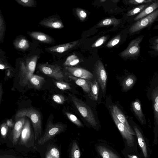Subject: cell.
<instances>
[{"label":"cell","instance_id":"cell-1","mask_svg":"<svg viewBox=\"0 0 158 158\" xmlns=\"http://www.w3.org/2000/svg\"><path fill=\"white\" fill-rule=\"evenodd\" d=\"M26 116L31 120L34 129L35 140L38 139L42 133V124L41 116L39 112L33 108H24L19 110L15 117L19 118Z\"/></svg>","mask_w":158,"mask_h":158},{"label":"cell","instance_id":"cell-2","mask_svg":"<svg viewBox=\"0 0 158 158\" xmlns=\"http://www.w3.org/2000/svg\"><path fill=\"white\" fill-rule=\"evenodd\" d=\"M71 99L77 108L84 118L92 126L96 127L97 123L90 108L86 104L75 96H72Z\"/></svg>","mask_w":158,"mask_h":158},{"label":"cell","instance_id":"cell-3","mask_svg":"<svg viewBox=\"0 0 158 158\" xmlns=\"http://www.w3.org/2000/svg\"><path fill=\"white\" fill-rule=\"evenodd\" d=\"M64 128V125L61 123L53 124L52 122L48 121L46 125L44 135L38 140L37 143L40 145H43L56 135L62 132Z\"/></svg>","mask_w":158,"mask_h":158},{"label":"cell","instance_id":"cell-4","mask_svg":"<svg viewBox=\"0 0 158 158\" xmlns=\"http://www.w3.org/2000/svg\"><path fill=\"white\" fill-rule=\"evenodd\" d=\"M38 68L44 74L58 81H62L64 78L61 68L57 65L41 64L39 65Z\"/></svg>","mask_w":158,"mask_h":158},{"label":"cell","instance_id":"cell-5","mask_svg":"<svg viewBox=\"0 0 158 158\" xmlns=\"http://www.w3.org/2000/svg\"><path fill=\"white\" fill-rule=\"evenodd\" d=\"M158 17V8L152 13L138 20L130 27L129 32H137L151 24Z\"/></svg>","mask_w":158,"mask_h":158},{"label":"cell","instance_id":"cell-6","mask_svg":"<svg viewBox=\"0 0 158 158\" xmlns=\"http://www.w3.org/2000/svg\"><path fill=\"white\" fill-rule=\"evenodd\" d=\"M143 37L142 35L131 41L127 48L121 53L120 55L126 58L138 56L140 51L139 44Z\"/></svg>","mask_w":158,"mask_h":158},{"label":"cell","instance_id":"cell-7","mask_svg":"<svg viewBox=\"0 0 158 158\" xmlns=\"http://www.w3.org/2000/svg\"><path fill=\"white\" fill-rule=\"evenodd\" d=\"M96 76L98 83L102 90L105 91L107 80V76L104 66L101 60H98L95 64Z\"/></svg>","mask_w":158,"mask_h":158},{"label":"cell","instance_id":"cell-8","mask_svg":"<svg viewBox=\"0 0 158 158\" xmlns=\"http://www.w3.org/2000/svg\"><path fill=\"white\" fill-rule=\"evenodd\" d=\"M111 113L115 123L123 138L126 141L127 145L130 147L133 146L134 141V138L133 135L129 132L124 125L118 120L112 110Z\"/></svg>","mask_w":158,"mask_h":158},{"label":"cell","instance_id":"cell-9","mask_svg":"<svg viewBox=\"0 0 158 158\" xmlns=\"http://www.w3.org/2000/svg\"><path fill=\"white\" fill-rule=\"evenodd\" d=\"M65 69L73 76L90 80L93 77V74L89 71L80 68L66 66Z\"/></svg>","mask_w":158,"mask_h":158},{"label":"cell","instance_id":"cell-10","mask_svg":"<svg viewBox=\"0 0 158 158\" xmlns=\"http://www.w3.org/2000/svg\"><path fill=\"white\" fill-rule=\"evenodd\" d=\"M95 149L98 155L102 158H120L118 154L102 144H96Z\"/></svg>","mask_w":158,"mask_h":158},{"label":"cell","instance_id":"cell-11","mask_svg":"<svg viewBox=\"0 0 158 158\" xmlns=\"http://www.w3.org/2000/svg\"><path fill=\"white\" fill-rule=\"evenodd\" d=\"M26 119L25 116L19 118L14 125L12 132V142L14 145L17 144L20 137Z\"/></svg>","mask_w":158,"mask_h":158},{"label":"cell","instance_id":"cell-12","mask_svg":"<svg viewBox=\"0 0 158 158\" xmlns=\"http://www.w3.org/2000/svg\"><path fill=\"white\" fill-rule=\"evenodd\" d=\"M44 27L60 29L64 27L62 22L56 17H49L44 19L39 22Z\"/></svg>","mask_w":158,"mask_h":158},{"label":"cell","instance_id":"cell-13","mask_svg":"<svg viewBox=\"0 0 158 158\" xmlns=\"http://www.w3.org/2000/svg\"><path fill=\"white\" fill-rule=\"evenodd\" d=\"M79 41V40H76L67 43L52 46L47 49V50L51 52L62 53L75 46L78 44Z\"/></svg>","mask_w":158,"mask_h":158},{"label":"cell","instance_id":"cell-14","mask_svg":"<svg viewBox=\"0 0 158 158\" xmlns=\"http://www.w3.org/2000/svg\"><path fill=\"white\" fill-rule=\"evenodd\" d=\"M112 111L118 120L124 125L129 132L133 135H135V132L128 124L126 117L121 110L116 106H114L112 107Z\"/></svg>","mask_w":158,"mask_h":158},{"label":"cell","instance_id":"cell-15","mask_svg":"<svg viewBox=\"0 0 158 158\" xmlns=\"http://www.w3.org/2000/svg\"><path fill=\"white\" fill-rule=\"evenodd\" d=\"M31 135L30 123L28 119H26L22 131L20 141L21 144L26 145L30 140Z\"/></svg>","mask_w":158,"mask_h":158},{"label":"cell","instance_id":"cell-16","mask_svg":"<svg viewBox=\"0 0 158 158\" xmlns=\"http://www.w3.org/2000/svg\"><path fill=\"white\" fill-rule=\"evenodd\" d=\"M29 36L34 39L42 43L50 44L54 42V39L50 36L39 31H28Z\"/></svg>","mask_w":158,"mask_h":158},{"label":"cell","instance_id":"cell-17","mask_svg":"<svg viewBox=\"0 0 158 158\" xmlns=\"http://www.w3.org/2000/svg\"><path fill=\"white\" fill-rule=\"evenodd\" d=\"M69 78L74 81L77 85L81 87L86 93L89 94L91 90L92 82L89 80L69 76Z\"/></svg>","mask_w":158,"mask_h":158},{"label":"cell","instance_id":"cell-18","mask_svg":"<svg viewBox=\"0 0 158 158\" xmlns=\"http://www.w3.org/2000/svg\"><path fill=\"white\" fill-rule=\"evenodd\" d=\"M158 8V1L152 2L148 6L142 11L134 19V20H138L152 13Z\"/></svg>","mask_w":158,"mask_h":158},{"label":"cell","instance_id":"cell-19","mask_svg":"<svg viewBox=\"0 0 158 158\" xmlns=\"http://www.w3.org/2000/svg\"><path fill=\"white\" fill-rule=\"evenodd\" d=\"M13 44L15 48L21 51L26 50L30 46V44L28 40L24 37L16 39L14 41Z\"/></svg>","mask_w":158,"mask_h":158},{"label":"cell","instance_id":"cell-20","mask_svg":"<svg viewBox=\"0 0 158 158\" xmlns=\"http://www.w3.org/2000/svg\"><path fill=\"white\" fill-rule=\"evenodd\" d=\"M38 56L37 55L32 56L27 59L25 64L26 69L30 76L33 74L35 70Z\"/></svg>","mask_w":158,"mask_h":158},{"label":"cell","instance_id":"cell-21","mask_svg":"<svg viewBox=\"0 0 158 158\" xmlns=\"http://www.w3.org/2000/svg\"><path fill=\"white\" fill-rule=\"evenodd\" d=\"M134 129L137 135L139 144L141 148L144 157H148L146 145L140 131L136 127H134Z\"/></svg>","mask_w":158,"mask_h":158},{"label":"cell","instance_id":"cell-22","mask_svg":"<svg viewBox=\"0 0 158 158\" xmlns=\"http://www.w3.org/2000/svg\"><path fill=\"white\" fill-rule=\"evenodd\" d=\"M44 81L43 77L33 74L31 75L28 79V81L34 87L38 89L40 88Z\"/></svg>","mask_w":158,"mask_h":158},{"label":"cell","instance_id":"cell-23","mask_svg":"<svg viewBox=\"0 0 158 158\" xmlns=\"http://www.w3.org/2000/svg\"><path fill=\"white\" fill-rule=\"evenodd\" d=\"M132 107L135 114L141 123L143 124V115L142 112L140 102L138 99H136L132 102Z\"/></svg>","mask_w":158,"mask_h":158},{"label":"cell","instance_id":"cell-24","mask_svg":"<svg viewBox=\"0 0 158 158\" xmlns=\"http://www.w3.org/2000/svg\"><path fill=\"white\" fill-rule=\"evenodd\" d=\"M136 81V78L133 75L127 76L123 80L122 83V86L123 90L127 91L133 86Z\"/></svg>","mask_w":158,"mask_h":158},{"label":"cell","instance_id":"cell-25","mask_svg":"<svg viewBox=\"0 0 158 158\" xmlns=\"http://www.w3.org/2000/svg\"><path fill=\"white\" fill-rule=\"evenodd\" d=\"M120 23V19L115 18H108L103 19L97 25L98 27H103L110 25H113L115 27Z\"/></svg>","mask_w":158,"mask_h":158},{"label":"cell","instance_id":"cell-26","mask_svg":"<svg viewBox=\"0 0 158 158\" xmlns=\"http://www.w3.org/2000/svg\"><path fill=\"white\" fill-rule=\"evenodd\" d=\"M99 87L98 82L96 80L92 83L90 91L89 94V97L93 100L97 101L98 98Z\"/></svg>","mask_w":158,"mask_h":158},{"label":"cell","instance_id":"cell-27","mask_svg":"<svg viewBox=\"0 0 158 158\" xmlns=\"http://www.w3.org/2000/svg\"><path fill=\"white\" fill-rule=\"evenodd\" d=\"M80 151L78 144L76 141H73L70 149V158H80Z\"/></svg>","mask_w":158,"mask_h":158},{"label":"cell","instance_id":"cell-28","mask_svg":"<svg viewBox=\"0 0 158 158\" xmlns=\"http://www.w3.org/2000/svg\"><path fill=\"white\" fill-rule=\"evenodd\" d=\"M20 72L22 77L23 83L25 84H27L28 81L29 77L30 75L26 69L25 64L23 62L20 63Z\"/></svg>","mask_w":158,"mask_h":158},{"label":"cell","instance_id":"cell-29","mask_svg":"<svg viewBox=\"0 0 158 158\" xmlns=\"http://www.w3.org/2000/svg\"><path fill=\"white\" fill-rule=\"evenodd\" d=\"M79 60L75 55H72L67 57L64 64L65 66L71 67L79 63Z\"/></svg>","mask_w":158,"mask_h":158},{"label":"cell","instance_id":"cell-30","mask_svg":"<svg viewBox=\"0 0 158 158\" xmlns=\"http://www.w3.org/2000/svg\"><path fill=\"white\" fill-rule=\"evenodd\" d=\"M6 29V25L3 15L0 10V41L3 42Z\"/></svg>","mask_w":158,"mask_h":158},{"label":"cell","instance_id":"cell-31","mask_svg":"<svg viewBox=\"0 0 158 158\" xmlns=\"http://www.w3.org/2000/svg\"><path fill=\"white\" fill-rule=\"evenodd\" d=\"M150 5V4L148 3L140 5L129 11L127 12V16H131L134 15L140 12H141Z\"/></svg>","mask_w":158,"mask_h":158},{"label":"cell","instance_id":"cell-32","mask_svg":"<svg viewBox=\"0 0 158 158\" xmlns=\"http://www.w3.org/2000/svg\"><path fill=\"white\" fill-rule=\"evenodd\" d=\"M46 158H60V153L58 149L56 147L50 149L46 154Z\"/></svg>","mask_w":158,"mask_h":158},{"label":"cell","instance_id":"cell-33","mask_svg":"<svg viewBox=\"0 0 158 158\" xmlns=\"http://www.w3.org/2000/svg\"><path fill=\"white\" fill-rule=\"evenodd\" d=\"M65 114L69 120L74 124L78 127H82L83 126V125L80 121L74 115L67 112H65Z\"/></svg>","mask_w":158,"mask_h":158},{"label":"cell","instance_id":"cell-34","mask_svg":"<svg viewBox=\"0 0 158 158\" xmlns=\"http://www.w3.org/2000/svg\"><path fill=\"white\" fill-rule=\"evenodd\" d=\"M19 4L24 7H32L35 5V1L34 0H16Z\"/></svg>","mask_w":158,"mask_h":158},{"label":"cell","instance_id":"cell-35","mask_svg":"<svg viewBox=\"0 0 158 158\" xmlns=\"http://www.w3.org/2000/svg\"><path fill=\"white\" fill-rule=\"evenodd\" d=\"M55 84L59 89L62 90H64L71 89V87L69 84L62 81H56Z\"/></svg>","mask_w":158,"mask_h":158},{"label":"cell","instance_id":"cell-36","mask_svg":"<svg viewBox=\"0 0 158 158\" xmlns=\"http://www.w3.org/2000/svg\"><path fill=\"white\" fill-rule=\"evenodd\" d=\"M76 13L80 19L81 21H84L87 16L86 12L84 10L81 8H77L76 9Z\"/></svg>","mask_w":158,"mask_h":158},{"label":"cell","instance_id":"cell-37","mask_svg":"<svg viewBox=\"0 0 158 158\" xmlns=\"http://www.w3.org/2000/svg\"><path fill=\"white\" fill-rule=\"evenodd\" d=\"M121 39V35H118L112 39L107 44L106 46L108 48L112 47L117 44Z\"/></svg>","mask_w":158,"mask_h":158},{"label":"cell","instance_id":"cell-38","mask_svg":"<svg viewBox=\"0 0 158 158\" xmlns=\"http://www.w3.org/2000/svg\"><path fill=\"white\" fill-rule=\"evenodd\" d=\"M107 37L103 36L97 40L91 46L92 48L98 47L102 45L106 40Z\"/></svg>","mask_w":158,"mask_h":158},{"label":"cell","instance_id":"cell-39","mask_svg":"<svg viewBox=\"0 0 158 158\" xmlns=\"http://www.w3.org/2000/svg\"><path fill=\"white\" fill-rule=\"evenodd\" d=\"M54 101L59 104H62L65 101V98L62 95L60 94H54L52 97Z\"/></svg>","mask_w":158,"mask_h":158},{"label":"cell","instance_id":"cell-40","mask_svg":"<svg viewBox=\"0 0 158 158\" xmlns=\"http://www.w3.org/2000/svg\"><path fill=\"white\" fill-rule=\"evenodd\" d=\"M155 1L152 0H130L128 1V3L133 5H140L143 3H150Z\"/></svg>","mask_w":158,"mask_h":158},{"label":"cell","instance_id":"cell-41","mask_svg":"<svg viewBox=\"0 0 158 158\" xmlns=\"http://www.w3.org/2000/svg\"><path fill=\"white\" fill-rule=\"evenodd\" d=\"M0 129L1 134L3 138H5L8 130V127L6 125V123H3L1 125Z\"/></svg>","mask_w":158,"mask_h":158},{"label":"cell","instance_id":"cell-42","mask_svg":"<svg viewBox=\"0 0 158 158\" xmlns=\"http://www.w3.org/2000/svg\"><path fill=\"white\" fill-rule=\"evenodd\" d=\"M154 107L156 118L158 123V105L154 103Z\"/></svg>","mask_w":158,"mask_h":158},{"label":"cell","instance_id":"cell-43","mask_svg":"<svg viewBox=\"0 0 158 158\" xmlns=\"http://www.w3.org/2000/svg\"><path fill=\"white\" fill-rule=\"evenodd\" d=\"M152 98L154 103L158 105V90H157L154 93Z\"/></svg>","mask_w":158,"mask_h":158},{"label":"cell","instance_id":"cell-44","mask_svg":"<svg viewBox=\"0 0 158 158\" xmlns=\"http://www.w3.org/2000/svg\"><path fill=\"white\" fill-rule=\"evenodd\" d=\"M6 123L7 126L10 127H12L14 125L13 120L11 119L7 120Z\"/></svg>","mask_w":158,"mask_h":158},{"label":"cell","instance_id":"cell-45","mask_svg":"<svg viewBox=\"0 0 158 158\" xmlns=\"http://www.w3.org/2000/svg\"><path fill=\"white\" fill-rule=\"evenodd\" d=\"M0 158H18L11 155H4L1 156Z\"/></svg>","mask_w":158,"mask_h":158},{"label":"cell","instance_id":"cell-46","mask_svg":"<svg viewBox=\"0 0 158 158\" xmlns=\"http://www.w3.org/2000/svg\"><path fill=\"white\" fill-rule=\"evenodd\" d=\"M0 102H1L2 100V95L3 94V89L2 87V85L1 83L0 84Z\"/></svg>","mask_w":158,"mask_h":158},{"label":"cell","instance_id":"cell-47","mask_svg":"<svg viewBox=\"0 0 158 158\" xmlns=\"http://www.w3.org/2000/svg\"><path fill=\"white\" fill-rule=\"evenodd\" d=\"M152 48L158 52V44L155 43L154 44Z\"/></svg>","mask_w":158,"mask_h":158},{"label":"cell","instance_id":"cell-48","mask_svg":"<svg viewBox=\"0 0 158 158\" xmlns=\"http://www.w3.org/2000/svg\"><path fill=\"white\" fill-rule=\"evenodd\" d=\"M127 156L128 158H139L136 156L134 155H130L127 154Z\"/></svg>","mask_w":158,"mask_h":158},{"label":"cell","instance_id":"cell-49","mask_svg":"<svg viewBox=\"0 0 158 158\" xmlns=\"http://www.w3.org/2000/svg\"><path fill=\"white\" fill-rule=\"evenodd\" d=\"M155 43L156 44H158V38L156 39L155 40Z\"/></svg>","mask_w":158,"mask_h":158},{"label":"cell","instance_id":"cell-50","mask_svg":"<svg viewBox=\"0 0 158 158\" xmlns=\"http://www.w3.org/2000/svg\"><path fill=\"white\" fill-rule=\"evenodd\" d=\"M106 1V0H101L100 1L102 2H104Z\"/></svg>","mask_w":158,"mask_h":158}]
</instances>
